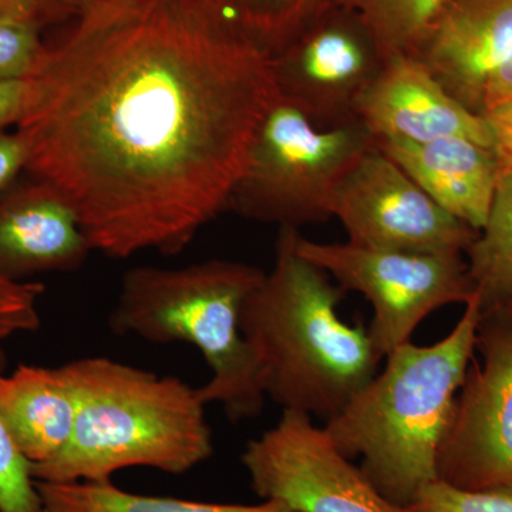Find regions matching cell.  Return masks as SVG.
I'll return each instance as SVG.
<instances>
[{
	"label": "cell",
	"instance_id": "cell-1",
	"mask_svg": "<svg viewBox=\"0 0 512 512\" xmlns=\"http://www.w3.org/2000/svg\"><path fill=\"white\" fill-rule=\"evenodd\" d=\"M18 130L93 251L180 254L222 211L276 92L271 56L184 0L49 45Z\"/></svg>",
	"mask_w": 512,
	"mask_h": 512
},
{
	"label": "cell",
	"instance_id": "cell-2",
	"mask_svg": "<svg viewBox=\"0 0 512 512\" xmlns=\"http://www.w3.org/2000/svg\"><path fill=\"white\" fill-rule=\"evenodd\" d=\"M298 237L296 228L279 231L274 268L242 309V333L265 396L328 421L372 382L382 357L369 329L340 318L346 292L299 254Z\"/></svg>",
	"mask_w": 512,
	"mask_h": 512
},
{
	"label": "cell",
	"instance_id": "cell-3",
	"mask_svg": "<svg viewBox=\"0 0 512 512\" xmlns=\"http://www.w3.org/2000/svg\"><path fill=\"white\" fill-rule=\"evenodd\" d=\"M480 318L474 293L446 338L394 349L382 372L323 426L346 457L362 458L367 480L397 507L439 480L437 458L476 352Z\"/></svg>",
	"mask_w": 512,
	"mask_h": 512
},
{
	"label": "cell",
	"instance_id": "cell-4",
	"mask_svg": "<svg viewBox=\"0 0 512 512\" xmlns=\"http://www.w3.org/2000/svg\"><path fill=\"white\" fill-rule=\"evenodd\" d=\"M76 396L69 446L32 467L36 481H109L121 470L154 468L184 474L214 453L200 389L109 357L64 363Z\"/></svg>",
	"mask_w": 512,
	"mask_h": 512
},
{
	"label": "cell",
	"instance_id": "cell-5",
	"mask_svg": "<svg viewBox=\"0 0 512 512\" xmlns=\"http://www.w3.org/2000/svg\"><path fill=\"white\" fill-rule=\"evenodd\" d=\"M265 272L228 259L183 268L137 266L121 281L111 332L157 345L194 346L211 370L200 393L221 404L229 420L254 419L265 392L254 353L242 333V309Z\"/></svg>",
	"mask_w": 512,
	"mask_h": 512
},
{
	"label": "cell",
	"instance_id": "cell-6",
	"mask_svg": "<svg viewBox=\"0 0 512 512\" xmlns=\"http://www.w3.org/2000/svg\"><path fill=\"white\" fill-rule=\"evenodd\" d=\"M373 146L360 121L320 128L278 96L256 128L227 210L281 228L329 220L339 184Z\"/></svg>",
	"mask_w": 512,
	"mask_h": 512
},
{
	"label": "cell",
	"instance_id": "cell-7",
	"mask_svg": "<svg viewBox=\"0 0 512 512\" xmlns=\"http://www.w3.org/2000/svg\"><path fill=\"white\" fill-rule=\"evenodd\" d=\"M299 254L332 276L346 293L372 303L369 335L377 355L412 342L430 313L474 295L461 254L423 255L382 251L350 244H320L299 234Z\"/></svg>",
	"mask_w": 512,
	"mask_h": 512
},
{
	"label": "cell",
	"instance_id": "cell-8",
	"mask_svg": "<svg viewBox=\"0 0 512 512\" xmlns=\"http://www.w3.org/2000/svg\"><path fill=\"white\" fill-rule=\"evenodd\" d=\"M476 350L437 458V476L461 490L512 484V308L481 311Z\"/></svg>",
	"mask_w": 512,
	"mask_h": 512
},
{
	"label": "cell",
	"instance_id": "cell-9",
	"mask_svg": "<svg viewBox=\"0 0 512 512\" xmlns=\"http://www.w3.org/2000/svg\"><path fill=\"white\" fill-rule=\"evenodd\" d=\"M241 461L259 498L296 512H404L306 413L282 410L274 427L248 441Z\"/></svg>",
	"mask_w": 512,
	"mask_h": 512
},
{
	"label": "cell",
	"instance_id": "cell-10",
	"mask_svg": "<svg viewBox=\"0 0 512 512\" xmlns=\"http://www.w3.org/2000/svg\"><path fill=\"white\" fill-rule=\"evenodd\" d=\"M332 217L343 225L350 244L406 254H461L478 235L443 210L377 146L339 184Z\"/></svg>",
	"mask_w": 512,
	"mask_h": 512
},
{
	"label": "cell",
	"instance_id": "cell-11",
	"mask_svg": "<svg viewBox=\"0 0 512 512\" xmlns=\"http://www.w3.org/2000/svg\"><path fill=\"white\" fill-rule=\"evenodd\" d=\"M384 62L362 22L332 2L271 56L278 96L320 128L359 121L357 103Z\"/></svg>",
	"mask_w": 512,
	"mask_h": 512
},
{
	"label": "cell",
	"instance_id": "cell-12",
	"mask_svg": "<svg viewBox=\"0 0 512 512\" xmlns=\"http://www.w3.org/2000/svg\"><path fill=\"white\" fill-rule=\"evenodd\" d=\"M356 117L376 141L424 143L464 137L493 148L487 120L450 96L413 56L384 62L356 107Z\"/></svg>",
	"mask_w": 512,
	"mask_h": 512
},
{
	"label": "cell",
	"instance_id": "cell-13",
	"mask_svg": "<svg viewBox=\"0 0 512 512\" xmlns=\"http://www.w3.org/2000/svg\"><path fill=\"white\" fill-rule=\"evenodd\" d=\"M512 56V0H450L413 57L450 96L483 116L495 72Z\"/></svg>",
	"mask_w": 512,
	"mask_h": 512
},
{
	"label": "cell",
	"instance_id": "cell-14",
	"mask_svg": "<svg viewBox=\"0 0 512 512\" xmlns=\"http://www.w3.org/2000/svg\"><path fill=\"white\" fill-rule=\"evenodd\" d=\"M90 252L76 211L52 184L30 175L0 200V278L74 271Z\"/></svg>",
	"mask_w": 512,
	"mask_h": 512
},
{
	"label": "cell",
	"instance_id": "cell-15",
	"mask_svg": "<svg viewBox=\"0 0 512 512\" xmlns=\"http://www.w3.org/2000/svg\"><path fill=\"white\" fill-rule=\"evenodd\" d=\"M376 146L448 214L474 231L484 228L501 175L493 148L464 137L376 141Z\"/></svg>",
	"mask_w": 512,
	"mask_h": 512
},
{
	"label": "cell",
	"instance_id": "cell-16",
	"mask_svg": "<svg viewBox=\"0 0 512 512\" xmlns=\"http://www.w3.org/2000/svg\"><path fill=\"white\" fill-rule=\"evenodd\" d=\"M0 414L30 466H42L69 446L77 404L62 366L20 365L0 375Z\"/></svg>",
	"mask_w": 512,
	"mask_h": 512
},
{
	"label": "cell",
	"instance_id": "cell-17",
	"mask_svg": "<svg viewBox=\"0 0 512 512\" xmlns=\"http://www.w3.org/2000/svg\"><path fill=\"white\" fill-rule=\"evenodd\" d=\"M40 512H296L278 501L220 504L141 495L123 490L109 481L45 483L36 481Z\"/></svg>",
	"mask_w": 512,
	"mask_h": 512
},
{
	"label": "cell",
	"instance_id": "cell-18",
	"mask_svg": "<svg viewBox=\"0 0 512 512\" xmlns=\"http://www.w3.org/2000/svg\"><path fill=\"white\" fill-rule=\"evenodd\" d=\"M467 254L481 311L512 308V170L501 171L488 220Z\"/></svg>",
	"mask_w": 512,
	"mask_h": 512
},
{
	"label": "cell",
	"instance_id": "cell-19",
	"mask_svg": "<svg viewBox=\"0 0 512 512\" xmlns=\"http://www.w3.org/2000/svg\"><path fill=\"white\" fill-rule=\"evenodd\" d=\"M274 56L329 0H184Z\"/></svg>",
	"mask_w": 512,
	"mask_h": 512
},
{
	"label": "cell",
	"instance_id": "cell-20",
	"mask_svg": "<svg viewBox=\"0 0 512 512\" xmlns=\"http://www.w3.org/2000/svg\"><path fill=\"white\" fill-rule=\"evenodd\" d=\"M355 15L384 60L414 56L450 0H329Z\"/></svg>",
	"mask_w": 512,
	"mask_h": 512
},
{
	"label": "cell",
	"instance_id": "cell-21",
	"mask_svg": "<svg viewBox=\"0 0 512 512\" xmlns=\"http://www.w3.org/2000/svg\"><path fill=\"white\" fill-rule=\"evenodd\" d=\"M5 353L0 348V375L5 370ZM39 493L32 466L16 447L0 414V512H40Z\"/></svg>",
	"mask_w": 512,
	"mask_h": 512
},
{
	"label": "cell",
	"instance_id": "cell-22",
	"mask_svg": "<svg viewBox=\"0 0 512 512\" xmlns=\"http://www.w3.org/2000/svg\"><path fill=\"white\" fill-rule=\"evenodd\" d=\"M404 512H512V484L461 490L437 480L404 507Z\"/></svg>",
	"mask_w": 512,
	"mask_h": 512
},
{
	"label": "cell",
	"instance_id": "cell-23",
	"mask_svg": "<svg viewBox=\"0 0 512 512\" xmlns=\"http://www.w3.org/2000/svg\"><path fill=\"white\" fill-rule=\"evenodd\" d=\"M42 28L0 20V79H32L45 66L49 45Z\"/></svg>",
	"mask_w": 512,
	"mask_h": 512
},
{
	"label": "cell",
	"instance_id": "cell-24",
	"mask_svg": "<svg viewBox=\"0 0 512 512\" xmlns=\"http://www.w3.org/2000/svg\"><path fill=\"white\" fill-rule=\"evenodd\" d=\"M43 293L45 286L36 282L0 278V343L20 333L39 329V302Z\"/></svg>",
	"mask_w": 512,
	"mask_h": 512
},
{
	"label": "cell",
	"instance_id": "cell-25",
	"mask_svg": "<svg viewBox=\"0 0 512 512\" xmlns=\"http://www.w3.org/2000/svg\"><path fill=\"white\" fill-rule=\"evenodd\" d=\"M151 0H64L69 16H76L74 32H90L114 25L143 9Z\"/></svg>",
	"mask_w": 512,
	"mask_h": 512
},
{
	"label": "cell",
	"instance_id": "cell-26",
	"mask_svg": "<svg viewBox=\"0 0 512 512\" xmlns=\"http://www.w3.org/2000/svg\"><path fill=\"white\" fill-rule=\"evenodd\" d=\"M37 80L0 79V133L18 127L35 106Z\"/></svg>",
	"mask_w": 512,
	"mask_h": 512
},
{
	"label": "cell",
	"instance_id": "cell-27",
	"mask_svg": "<svg viewBox=\"0 0 512 512\" xmlns=\"http://www.w3.org/2000/svg\"><path fill=\"white\" fill-rule=\"evenodd\" d=\"M29 148L18 128L0 133V200L28 173Z\"/></svg>",
	"mask_w": 512,
	"mask_h": 512
},
{
	"label": "cell",
	"instance_id": "cell-28",
	"mask_svg": "<svg viewBox=\"0 0 512 512\" xmlns=\"http://www.w3.org/2000/svg\"><path fill=\"white\" fill-rule=\"evenodd\" d=\"M67 16L64 0H0V20L32 23L45 29Z\"/></svg>",
	"mask_w": 512,
	"mask_h": 512
},
{
	"label": "cell",
	"instance_id": "cell-29",
	"mask_svg": "<svg viewBox=\"0 0 512 512\" xmlns=\"http://www.w3.org/2000/svg\"><path fill=\"white\" fill-rule=\"evenodd\" d=\"M483 116L493 136V151L501 171L512 170V99L485 111Z\"/></svg>",
	"mask_w": 512,
	"mask_h": 512
},
{
	"label": "cell",
	"instance_id": "cell-30",
	"mask_svg": "<svg viewBox=\"0 0 512 512\" xmlns=\"http://www.w3.org/2000/svg\"><path fill=\"white\" fill-rule=\"evenodd\" d=\"M512 99V56L495 72L485 90L483 114Z\"/></svg>",
	"mask_w": 512,
	"mask_h": 512
}]
</instances>
